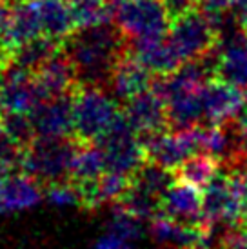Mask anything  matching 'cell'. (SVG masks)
<instances>
[{
	"mask_svg": "<svg viewBox=\"0 0 247 249\" xmlns=\"http://www.w3.org/2000/svg\"><path fill=\"white\" fill-rule=\"evenodd\" d=\"M164 4H165V7H167L169 17H171V20H173V18H176L180 15L196 9L198 0H164Z\"/></svg>",
	"mask_w": 247,
	"mask_h": 249,
	"instance_id": "obj_28",
	"label": "cell"
},
{
	"mask_svg": "<svg viewBox=\"0 0 247 249\" xmlns=\"http://www.w3.org/2000/svg\"><path fill=\"white\" fill-rule=\"evenodd\" d=\"M109 233L120 236L127 242L137 240L138 236L142 235V218H138L137 214H133L131 211L124 209L122 206L115 204L109 220Z\"/></svg>",
	"mask_w": 247,
	"mask_h": 249,
	"instance_id": "obj_25",
	"label": "cell"
},
{
	"mask_svg": "<svg viewBox=\"0 0 247 249\" xmlns=\"http://www.w3.org/2000/svg\"><path fill=\"white\" fill-rule=\"evenodd\" d=\"M62 44L64 40H56L51 36H36L33 40L22 44L20 48L15 51V64L35 73L46 60H49L55 53L60 51Z\"/></svg>",
	"mask_w": 247,
	"mask_h": 249,
	"instance_id": "obj_23",
	"label": "cell"
},
{
	"mask_svg": "<svg viewBox=\"0 0 247 249\" xmlns=\"http://www.w3.org/2000/svg\"><path fill=\"white\" fill-rule=\"evenodd\" d=\"M13 0H0V42L4 40L7 29H9V24H11V18H13Z\"/></svg>",
	"mask_w": 247,
	"mask_h": 249,
	"instance_id": "obj_29",
	"label": "cell"
},
{
	"mask_svg": "<svg viewBox=\"0 0 247 249\" xmlns=\"http://www.w3.org/2000/svg\"><path fill=\"white\" fill-rule=\"evenodd\" d=\"M246 35H247V29H246Z\"/></svg>",
	"mask_w": 247,
	"mask_h": 249,
	"instance_id": "obj_36",
	"label": "cell"
},
{
	"mask_svg": "<svg viewBox=\"0 0 247 249\" xmlns=\"http://www.w3.org/2000/svg\"><path fill=\"white\" fill-rule=\"evenodd\" d=\"M113 22L127 40L144 36H164L169 31L171 17L164 0H117Z\"/></svg>",
	"mask_w": 247,
	"mask_h": 249,
	"instance_id": "obj_4",
	"label": "cell"
},
{
	"mask_svg": "<svg viewBox=\"0 0 247 249\" xmlns=\"http://www.w3.org/2000/svg\"><path fill=\"white\" fill-rule=\"evenodd\" d=\"M35 84L44 100L71 95L76 88V78L68 55L60 49L33 73Z\"/></svg>",
	"mask_w": 247,
	"mask_h": 249,
	"instance_id": "obj_14",
	"label": "cell"
},
{
	"mask_svg": "<svg viewBox=\"0 0 247 249\" xmlns=\"http://www.w3.org/2000/svg\"><path fill=\"white\" fill-rule=\"evenodd\" d=\"M246 97H247V89H246Z\"/></svg>",
	"mask_w": 247,
	"mask_h": 249,
	"instance_id": "obj_35",
	"label": "cell"
},
{
	"mask_svg": "<svg viewBox=\"0 0 247 249\" xmlns=\"http://www.w3.org/2000/svg\"><path fill=\"white\" fill-rule=\"evenodd\" d=\"M160 213L187 226H202L206 224L204 193L200 187L176 178L160 200Z\"/></svg>",
	"mask_w": 247,
	"mask_h": 249,
	"instance_id": "obj_11",
	"label": "cell"
},
{
	"mask_svg": "<svg viewBox=\"0 0 247 249\" xmlns=\"http://www.w3.org/2000/svg\"><path fill=\"white\" fill-rule=\"evenodd\" d=\"M73 98V139L80 144H95L122 115L117 97L107 88L76 84Z\"/></svg>",
	"mask_w": 247,
	"mask_h": 249,
	"instance_id": "obj_2",
	"label": "cell"
},
{
	"mask_svg": "<svg viewBox=\"0 0 247 249\" xmlns=\"http://www.w3.org/2000/svg\"><path fill=\"white\" fill-rule=\"evenodd\" d=\"M44 102L33 73L18 64L9 66L0 75V113L31 115Z\"/></svg>",
	"mask_w": 247,
	"mask_h": 249,
	"instance_id": "obj_8",
	"label": "cell"
},
{
	"mask_svg": "<svg viewBox=\"0 0 247 249\" xmlns=\"http://www.w3.org/2000/svg\"><path fill=\"white\" fill-rule=\"evenodd\" d=\"M75 29H88L113 22V0H68Z\"/></svg>",
	"mask_w": 247,
	"mask_h": 249,
	"instance_id": "obj_20",
	"label": "cell"
},
{
	"mask_svg": "<svg viewBox=\"0 0 247 249\" xmlns=\"http://www.w3.org/2000/svg\"><path fill=\"white\" fill-rule=\"evenodd\" d=\"M153 75L145 66L138 62L129 51L122 56V60L118 62L117 70L111 76L109 91L117 97L118 102H127L133 97H137L144 91L151 89L153 86Z\"/></svg>",
	"mask_w": 247,
	"mask_h": 249,
	"instance_id": "obj_15",
	"label": "cell"
},
{
	"mask_svg": "<svg viewBox=\"0 0 247 249\" xmlns=\"http://www.w3.org/2000/svg\"><path fill=\"white\" fill-rule=\"evenodd\" d=\"M113 2H117V0H113Z\"/></svg>",
	"mask_w": 247,
	"mask_h": 249,
	"instance_id": "obj_37",
	"label": "cell"
},
{
	"mask_svg": "<svg viewBox=\"0 0 247 249\" xmlns=\"http://www.w3.org/2000/svg\"><path fill=\"white\" fill-rule=\"evenodd\" d=\"M129 53L153 75H171L182 66V60L171 46L167 35L133 38L129 40Z\"/></svg>",
	"mask_w": 247,
	"mask_h": 249,
	"instance_id": "obj_13",
	"label": "cell"
},
{
	"mask_svg": "<svg viewBox=\"0 0 247 249\" xmlns=\"http://www.w3.org/2000/svg\"><path fill=\"white\" fill-rule=\"evenodd\" d=\"M0 133H2V113H0Z\"/></svg>",
	"mask_w": 247,
	"mask_h": 249,
	"instance_id": "obj_34",
	"label": "cell"
},
{
	"mask_svg": "<svg viewBox=\"0 0 247 249\" xmlns=\"http://www.w3.org/2000/svg\"><path fill=\"white\" fill-rule=\"evenodd\" d=\"M80 142L71 139H36L22 155L20 171L33 177L40 186L69 180Z\"/></svg>",
	"mask_w": 247,
	"mask_h": 249,
	"instance_id": "obj_3",
	"label": "cell"
},
{
	"mask_svg": "<svg viewBox=\"0 0 247 249\" xmlns=\"http://www.w3.org/2000/svg\"><path fill=\"white\" fill-rule=\"evenodd\" d=\"M214 76L244 91L247 89V35L240 40L218 46Z\"/></svg>",
	"mask_w": 247,
	"mask_h": 249,
	"instance_id": "obj_17",
	"label": "cell"
},
{
	"mask_svg": "<svg viewBox=\"0 0 247 249\" xmlns=\"http://www.w3.org/2000/svg\"><path fill=\"white\" fill-rule=\"evenodd\" d=\"M220 167H222V162L216 157L209 155V153H196V155L189 157L175 171V177L204 189L218 175Z\"/></svg>",
	"mask_w": 247,
	"mask_h": 249,
	"instance_id": "obj_21",
	"label": "cell"
},
{
	"mask_svg": "<svg viewBox=\"0 0 247 249\" xmlns=\"http://www.w3.org/2000/svg\"><path fill=\"white\" fill-rule=\"evenodd\" d=\"M231 4H233L234 13H238V11H242L244 7H247V0H231Z\"/></svg>",
	"mask_w": 247,
	"mask_h": 249,
	"instance_id": "obj_32",
	"label": "cell"
},
{
	"mask_svg": "<svg viewBox=\"0 0 247 249\" xmlns=\"http://www.w3.org/2000/svg\"><path fill=\"white\" fill-rule=\"evenodd\" d=\"M42 198V186L26 173H17L0 187V200L6 211L33 208Z\"/></svg>",
	"mask_w": 247,
	"mask_h": 249,
	"instance_id": "obj_18",
	"label": "cell"
},
{
	"mask_svg": "<svg viewBox=\"0 0 247 249\" xmlns=\"http://www.w3.org/2000/svg\"><path fill=\"white\" fill-rule=\"evenodd\" d=\"M234 15H236V18H238V24H240L244 29H247V7H244L242 11H238V13H234Z\"/></svg>",
	"mask_w": 247,
	"mask_h": 249,
	"instance_id": "obj_31",
	"label": "cell"
},
{
	"mask_svg": "<svg viewBox=\"0 0 247 249\" xmlns=\"http://www.w3.org/2000/svg\"><path fill=\"white\" fill-rule=\"evenodd\" d=\"M40 15L44 35L64 40L75 31L73 17L69 11L68 0H35Z\"/></svg>",
	"mask_w": 247,
	"mask_h": 249,
	"instance_id": "obj_19",
	"label": "cell"
},
{
	"mask_svg": "<svg viewBox=\"0 0 247 249\" xmlns=\"http://www.w3.org/2000/svg\"><path fill=\"white\" fill-rule=\"evenodd\" d=\"M167 38L180 60H194L218 48V31L198 7L171 20Z\"/></svg>",
	"mask_w": 247,
	"mask_h": 249,
	"instance_id": "obj_5",
	"label": "cell"
},
{
	"mask_svg": "<svg viewBox=\"0 0 247 249\" xmlns=\"http://www.w3.org/2000/svg\"><path fill=\"white\" fill-rule=\"evenodd\" d=\"M95 249H131V246L127 240H124V238L113 235V233H107L96 242Z\"/></svg>",
	"mask_w": 247,
	"mask_h": 249,
	"instance_id": "obj_30",
	"label": "cell"
},
{
	"mask_svg": "<svg viewBox=\"0 0 247 249\" xmlns=\"http://www.w3.org/2000/svg\"><path fill=\"white\" fill-rule=\"evenodd\" d=\"M73 66L76 84L109 89L111 76L122 56L129 51V40L115 22L88 29H75L62 44Z\"/></svg>",
	"mask_w": 247,
	"mask_h": 249,
	"instance_id": "obj_1",
	"label": "cell"
},
{
	"mask_svg": "<svg viewBox=\"0 0 247 249\" xmlns=\"http://www.w3.org/2000/svg\"><path fill=\"white\" fill-rule=\"evenodd\" d=\"M36 137L71 139L73 137V98L71 95L44 100L29 115Z\"/></svg>",
	"mask_w": 247,
	"mask_h": 249,
	"instance_id": "obj_12",
	"label": "cell"
},
{
	"mask_svg": "<svg viewBox=\"0 0 247 249\" xmlns=\"http://www.w3.org/2000/svg\"><path fill=\"white\" fill-rule=\"evenodd\" d=\"M147 153V160L153 164L176 171L185 160L202 153L200 140V125L187 129H164L160 133H153L142 137Z\"/></svg>",
	"mask_w": 247,
	"mask_h": 249,
	"instance_id": "obj_7",
	"label": "cell"
},
{
	"mask_svg": "<svg viewBox=\"0 0 247 249\" xmlns=\"http://www.w3.org/2000/svg\"><path fill=\"white\" fill-rule=\"evenodd\" d=\"M107 171V162L102 147L96 144H80L76 157L73 160L69 180L80 182V180H96Z\"/></svg>",
	"mask_w": 247,
	"mask_h": 249,
	"instance_id": "obj_22",
	"label": "cell"
},
{
	"mask_svg": "<svg viewBox=\"0 0 247 249\" xmlns=\"http://www.w3.org/2000/svg\"><path fill=\"white\" fill-rule=\"evenodd\" d=\"M122 113L140 137L169 129L165 100L153 89L144 91L127 102H124Z\"/></svg>",
	"mask_w": 247,
	"mask_h": 249,
	"instance_id": "obj_10",
	"label": "cell"
},
{
	"mask_svg": "<svg viewBox=\"0 0 247 249\" xmlns=\"http://www.w3.org/2000/svg\"><path fill=\"white\" fill-rule=\"evenodd\" d=\"M46 198L53 206H75V204H80L78 191H76L75 184L71 180L55 182V184L46 186Z\"/></svg>",
	"mask_w": 247,
	"mask_h": 249,
	"instance_id": "obj_26",
	"label": "cell"
},
{
	"mask_svg": "<svg viewBox=\"0 0 247 249\" xmlns=\"http://www.w3.org/2000/svg\"><path fill=\"white\" fill-rule=\"evenodd\" d=\"M42 35H44V29H42L40 15H38V9H36V2L35 0L17 2L9 29H7L2 42L9 49L17 51L22 44H26V42Z\"/></svg>",
	"mask_w": 247,
	"mask_h": 249,
	"instance_id": "obj_16",
	"label": "cell"
},
{
	"mask_svg": "<svg viewBox=\"0 0 247 249\" xmlns=\"http://www.w3.org/2000/svg\"><path fill=\"white\" fill-rule=\"evenodd\" d=\"M2 211H6V208H4V204H2V200H0V213H2Z\"/></svg>",
	"mask_w": 247,
	"mask_h": 249,
	"instance_id": "obj_33",
	"label": "cell"
},
{
	"mask_svg": "<svg viewBox=\"0 0 247 249\" xmlns=\"http://www.w3.org/2000/svg\"><path fill=\"white\" fill-rule=\"evenodd\" d=\"M2 129L24 149H28L31 142L36 139V131L29 115H20V113L2 115Z\"/></svg>",
	"mask_w": 247,
	"mask_h": 249,
	"instance_id": "obj_24",
	"label": "cell"
},
{
	"mask_svg": "<svg viewBox=\"0 0 247 249\" xmlns=\"http://www.w3.org/2000/svg\"><path fill=\"white\" fill-rule=\"evenodd\" d=\"M96 144L106 155L107 171L113 173L133 177L147 162L144 140L131 127L124 113Z\"/></svg>",
	"mask_w": 247,
	"mask_h": 249,
	"instance_id": "obj_6",
	"label": "cell"
},
{
	"mask_svg": "<svg viewBox=\"0 0 247 249\" xmlns=\"http://www.w3.org/2000/svg\"><path fill=\"white\" fill-rule=\"evenodd\" d=\"M196 7L211 20L214 29H218L220 24L233 13V4H231V0H198Z\"/></svg>",
	"mask_w": 247,
	"mask_h": 249,
	"instance_id": "obj_27",
	"label": "cell"
},
{
	"mask_svg": "<svg viewBox=\"0 0 247 249\" xmlns=\"http://www.w3.org/2000/svg\"><path fill=\"white\" fill-rule=\"evenodd\" d=\"M204 120L206 124H227L240 117L246 109V91L222 78L207 80L204 89Z\"/></svg>",
	"mask_w": 247,
	"mask_h": 249,
	"instance_id": "obj_9",
	"label": "cell"
}]
</instances>
